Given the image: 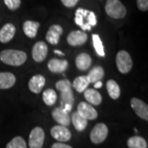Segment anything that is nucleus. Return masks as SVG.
<instances>
[{"instance_id": "13", "label": "nucleus", "mask_w": 148, "mask_h": 148, "mask_svg": "<svg viewBox=\"0 0 148 148\" xmlns=\"http://www.w3.org/2000/svg\"><path fill=\"white\" fill-rule=\"evenodd\" d=\"M52 117L59 125L69 126L71 123V117L69 116V112L64 110L61 107H57L52 111Z\"/></svg>"}, {"instance_id": "18", "label": "nucleus", "mask_w": 148, "mask_h": 148, "mask_svg": "<svg viewBox=\"0 0 148 148\" xmlns=\"http://www.w3.org/2000/svg\"><path fill=\"white\" fill-rule=\"evenodd\" d=\"M85 99L92 106H99L102 101V96L99 91L95 89H86L84 91Z\"/></svg>"}, {"instance_id": "5", "label": "nucleus", "mask_w": 148, "mask_h": 148, "mask_svg": "<svg viewBox=\"0 0 148 148\" xmlns=\"http://www.w3.org/2000/svg\"><path fill=\"white\" fill-rule=\"evenodd\" d=\"M116 66L118 70L123 74L130 72L132 68V60L130 54L125 50H120L116 55Z\"/></svg>"}, {"instance_id": "25", "label": "nucleus", "mask_w": 148, "mask_h": 148, "mask_svg": "<svg viewBox=\"0 0 148 148\" xmlns=\"http://www.w3.org/2000/svg\"><path fill=\"white\" fill-rule=\"evenodd\" d=\"M108 94L113 100H116L120 96V87L114 80H109L106 83Z\"/></svg>"}, {"instance_id": "23", "label": "nucleus", "mask_w": 148, "mask_h": 148, "mask_svg": "<svg viewBox=\"0 0 148 148\" xmlns=\"http://www.w3.org/2000/svg\"><path fill=\"white\" fill-rule=\"evenodd\" d=\"M89 84H90V82H89V80L86 76H80V77H77V78H75L73 84H72V86L77 92L81 93V92H84L85 90L87 89Z\"/></svg>"}, {"instance_id": "9", "label": "nucleus", "mask_w": 148, "mask_h": 148, "mask_svg": "<svg viewBox=\"0 0 148 148\" xmlns=\"http://www.w3.org/2000/svg\"><path fill=\"white\" fill-rule=\"evenodd\" d=\"M77 112L86 120H94L98 116L97 111L95 110V108L86 102H81L77 106Z\"/></svg>"}, {"instance_id": "16", "label": "nucleus", "mask_w": 148, "mask_h": 148, "mask_svg": "<svg viewBox=\"0 0 148 148\" xmlns=\"http://www.w3.org/2000/svg\"><path fill=\"white\" fill-rule=\"evenodd\" d=\"M69 67V63L65 59L52 58L48 63V69L50 72L59 73L65 72Z\"/></svg>"}, {"instance_id": "35", "label": "nucleus", "mask_w": 148, "mask_h": 148, "mask_svg": "<svg viewBox=\"0 0 148 148\" xmlns=\"http://www.w3.org/2000/svg\"><path fill=\"white\" fill-rule=\"evenodd\" d=\"M54 53L56 54H58V55H61V56H64V53H63L60 50H58V49H54Z\"/></svg>"}, {"instance_id": "24", "label": "nucleus", "mask_w": 148, "mask_h": 148, "mask_svg": "<svg viewBox=\"0 0 148 148\" xmlns=\"http://www.w3.org/2000/svg\"><path fill=\"white\" fill-rule=\"evenodd\" d=\"M71 120L73 122L74 127L78 132L83 131L87 126V120L82 116H81L77 112L73 113V115L71 117Z\"/></svg>"}, {"instance_id": "7", "label": "nucleus", "mask_w": 148, "mask_h": 148, "mask_svg": "<svg viewBox=\"0 0 148 148\" xmlns=\"http://www.w3.org/2000/svg\"><path fill=\"white\" fill-rule=\"evenodd\" d=\"M45 142V132L43 128L36 127L32 130L29 136L30 148H42Z\"/></svg>"}, {"instance_id": "1", "label": "nucleus", "mask_w": 148, "mask_h": 148, "mask_svg": "<svg viewBox=\"0 0 148 148\" xmlns=\"http://www.w3.org/2000/svg\"><path fill=\"white\" fill-rule=\"evenodd\" d=\"M56 89L60 91L61 108L67 112H70L74 104L73 93L72 90V83L68 79H63L57 82Z\"/></svg>"}, {"instance_id": "4", "label": "nucleus", "mask_w": 148, "mask_h": 148, "mask_svg": "<svg viewBox=\"0 0 148 148\" xmlns=\"http://www.w3.org/2000/svg\"><path fill=\"white\" fill-rule=\"evenodd\" d=\"M105 8L106 13L114 19L123 18L127 14V9L120 0H107Z\"/></svg>"}, {"instance_id": "30", "label": "nucleus", "mask_w": 148, "mask_h": 148, "mask_svg": "<svg viewBox=\"0 0 148 148\" xmlns=\"http://www.w3.org/2000/svg\"><path fill=\"white\" fill-rule=\"evenodd\" d=\"M6 6L12 11L16 10L21 5V0H4Z\"/></svg>"}, {"instance_id": "11", "label": "nucleus", "mask_w": 148, "mask_h": 148, "mask_svg": "<svg viewBox=\"0 0 148 148\" xmlns=\"http://www.w3.org/2000/svg\"><path fill=\"white\" fill-rule=\"evenodd\" d=\"M47 54L48 47L46 44L43 41L36 43L32 48V58L37 63L43 62L47 57Z\"/></svg>"}, {"instance_id": "17", "label": "nucleus", "mask_w": 148, "mask_h": 148, "mask_svg": "<svg viewBox=\"0 0 148 148\" xmlns=\"http://www.w3.org/2000/svg\"><path fill=\"white\" fill-rule=\"evenodd\" d=\"M16 27L12 23H7L0 29V42L8 43L15 36Z\"/></svg>"}, {"instance_id": "33", "label": "nucleus", "mask_w": 148, "mask_h": 148, "mask_svg": "<svg viewBox=\"0 0 148 148\" xmlns=\"http://www.w3.org/2000/svg\"><path fill=\"white\" fill-rule=\"evenodd\" d=\"M51 148H73L71 146L69 145H67V144H64V143H53L52 145Z\"/></svg>"}, {"instance_id": "19", "label": "nucleus", "mask_w": 148, "mask_h": 148, "mask_svg": "<svg viewBox=\"0 0 148 148\" xmlns=\"http://www.w3.org/2000/svg\"><path fill=\"white\" fill-rule=\"evenodd\" d=\"M91 65V58L86 53H79L76 58V66L81 71H86Z\"/></svg>"}, {"instance_id": "29", "label": "nucleus", "mask_w": 148, "mask_h": 148, "mask_svg": "<svg viewBox=\"0 0 148 148\" xmlns=\"http://www.w3.org/2000/svg\"><path fill=\"white\" fill-rule=\"evenodd\" d=\"M6 148H27V143L21 137H15L7 144Z\"/></svg>"}, {"instance_id": "31", "label": "nucleus", "mask_w": 148, "mask_h": 148, "mask_svg": "<svg viewBox=\"0 0 148 148\" xmlns=\"http://www.w3.org/2000/svg\"><path fill=\"white\" fill-rule=\"evenodd\" d=\"M137 6L138 9L141 11L148 10V0H137Z\"/></svg>"}, {"instance_id": "2", "label": "nucleus", "mask_w": 148, "mask_h": 148, "mask_svg": "<svg viewBox=\"0 0 148 148\" xmlns=\"http://www.w3.org/2000/svg\"><path fill=\"white\" fill-rule=\"evenodd\" d=\"M75 23L84 31H90L97 24V18L92 11L77 8L75 12Z\"/></svg>"}, {"instance_id": "20", "label": "nucleus", "mask_w": 148, "mask_h": 148, "mask_svg": "<svg viewBox=\"0 0 148 148\" xmlns=\"http://www.w3.org/2000/svg\"><path fill=\"white\" fill-rule=\"evenodd\" d=\"M40 23L38 21H26L23 24V32L25 35L29 38H35L36 36L38 29L40 27Z\"/></svg>"}, {"instance_id": "34", "label": "nucleus", "mask_w": 148, "mask_h": 148, "mask_svg": "<svg viewBox=\"0 0 148 148\" xmlns=\"http://www.w3.org/2000/svg\"><path fill=\"white\" fill-rule=\"evenodd\" d=\"M102 85H103L102 82L101 81H98V82H96L94 83V87H95V89H98V88L102 87Z\"/></svg>"}, {"instance_id": "8", "label": "nucleus", "mask_w": 148, "mask_h": 148, "mask_svg": "<svg viewBox=\"0 0 148 148\" xmlns=\"http://www.w3.org/2000/svg\"><path fill=\"white\" fill-rule=\"evenodd\" d=\"M50 134L54 139L58 142H68L72 138V133L69 128L62 125L53 126L50 130Z\"/></svg>"}, {"instance_id": "28", "label": "nucleus", "mask_w": 148, "mask_h": 148, "mask_svg": "<svg viewBox=\"0 0 148 148\" xmlns=\"http://www.w3.org/2000/svg\"><path fill=\"white\" fill-rule=\"evenodd\" d=\"M92 43H93V46H94L96 53L101 57H105L106 52L104 49V45H103L102 40H101V37L99 36V35H97V34L92 35Z\"/></svg>"}, {"instance_id": "15", "label": "nucleus", "mask_w": 148, "mask_h": 148, "mask_svg": "<svg viewBox=\"0 0 148 148\" xmlns=\"http://www.w3.org/2000/svg\"><path fill=\"white\" fill-rule=\"evenodd\" d=\"M45 85V77L40 74H37V75L33 76L30 79L28 86L32 92L35 93V94H39L42 90Z\"/></svg>"}, {"instance_id": "22", "label": "nucleus", "mask_w": 148, "mask_h": 148, "mask_svg": "<svg viewBox=\"0 0 148 148\" xmlns=\"http://www.w3.org/2000/svg\"><path fill=\"white\" fill-rule=\"evenodd\" d=\"M104 76H105V71L103 68L101 66H96L90 70L86 77L89 80V82L94 84L96 82L103 79Z\"/></svg>"}, {"instance_id": "14", "label": "nucleus", "mask_w": 148, "mask_h": 148, "mask_svg": "<svg viewBox=\"0 0 148 148\" xmlns=\"http://www.w3.org/2000/svg\"><path fill=\"white\" fill-rule=\"evenodd\" d=\"M63 27L59 25H52L49 28L46 34V40L51 45H57L60 40V36L63 34Z\"/></svg>"}, {"instance_id": "3", "label": "nucleus", "mask_w": 148, "mask_h": 148, "mask_svg": "<svg viewBox=\"0 0 148 148\" xmlns=\"http://www.w3.org/2000/svg\"><path fill=\"white\" fill-rule=\"evenodd\" d=\"M27 55L24 51L16 49H5L0 53L3 63L11 66H20L27 61Z\"/></svg>"}, {"instance_id": "12", "label": "nucleus", "mask_w": 148, "mask_h": 148, "mask_svg": "<svg viewBox=\"0 0 148 148\" xmlns=\"http://www.w3.org/2000/svg\"><path fill=\"white\" fill-rule=\"evenodd\" d=\"M87 37V34L83 31H73L69 33L67 40L71 46H80L86 42Z\"/></svg>"}, {"instance_id": "32", "label": "nucleus", "mask_w": 148, "mask_h": 148, "mask_svg": "<svg viewBox=\"0 0 148 148\" xmlns=\"http://www.w3.org/2000/svg\"><path fill=\"white\" fill-rule=\"evenodd\" d=\"M79 0H61L62 3L67 8H73L77 5Z\"/></svg>"}, {"instance_id": "27", "label": "nucleus", "mask_w": 148, "mask_h": 148, "mask_svg": "<svg viewBox=\"0 0 148 148\" xmlns=\"http://www.w3.org/2000/svg\"><path fill=\"white\" fill-rule=\"evenodd\" d=\"M43 101L45 105L53 106L57 101V93L53 89H47L43 92Z\"/></svg>"}, {"instance_id": "21", "label": "nucleus", "mask_w": 148, "mask_h": 148, "mask_svg": "<svg viewBox=\"0 0 148 148\" xmlns=\"http://www.w3.org/2000/svg\"><path fill=\"white\" fill-rule=\"evenodd\" d=\"M16 82L15 76L11 73H0V89H8Z\"/></svg>"}, {"instance_id": "10", "label": "nucleus", "mask_w": 148, "mask_h": 148, "mask_svg": "<svg viewBox=\"0 0 148 148\" xmlns=\"http://www.w3.org/2000/svg\"><path fill=\"white\" fill-rule=\"evenodd\" d=\"M131 103V107L135 111L136 114L141 119H145L146 121L148 120V106L143 102V101L139 100L138 98L134 97L132 98L130 101Z\"/></svg>"}, {"instance_id": "26", "label": "nucleus", "mask_w": 148, "mask_h": 148, "mask_svg": "<svg viewBox=\"0 0 148 148\" xmlns=\"http://www.w3.org/2000/svg\"><path fill=\"white\" fill-rule=\"evenodd\" d=\"M127 144L128 148H147V141L140 136H134L129 138Z\"/></svg>"}, {"instance_id": "6", "label": "nucleus", "mask_w": 148, "mask_h": 148, "mask_svg": "<svg viewBox=\"0 0 148 148\" xmlns=\"http://www.w3.org/2000/svg\"><path fill=\"white\" fill-rule=\"evenodd\" d=\"M108 127L103 123L95 124L90 133V139L94 144L103 143L108 136Z\"/></svg>"}]
</instances>
